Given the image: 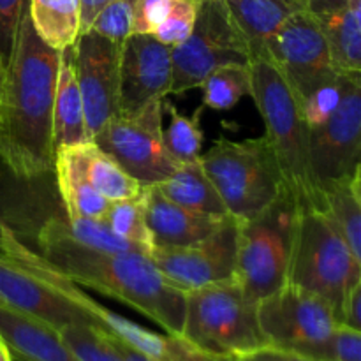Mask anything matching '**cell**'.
Instances as JSON below:
<instances>
[{
  "label": "cell",
  "mask_w": 361,
  "mask_h": 361,
  "mask_svg": "<svg viewBox=\"0 0 361 361\" xmlns=\"http://www.w3.org/2000/svg\"><path fill=\"white\" fill-rule=\"evenodd\" d=\"M361 282V259L324 210L300 212L288 284L323 298L341 321L342 305Z\"/></svg>",
  "instance_id": "6"
},
{
  "label": "cell",
  "mask_w": 361,
  "mask_h": 361,
  "mask_svg": "<svg viewBox=\"0 0 361 361\" xmlns=\"http://www.w3.org/2000/svg\"><path fill=\"white\" fill-rule=\"evenodd\" d=\"M162 120V101H154L133 115L118 113L113 116L92 141L115 159L140 185H155L168 178L178 166L164 147Z\"/></svg>",
  "instance_id": "12"
},
{
  "label": "cell",
  "mask_w": 361,
  "mask_h": 361,
  "mask_svg": "<svg viewBox=\"0 0 361 361\" xmlns=\"http://www.w3.org/2000/svg\"><path fill=\"white\" fill-rule=\"evenodd\" d=\"M257 319L270 348L331 361V337L341 321L319 296L286 284L257 302Z\"/></svg>",
  "instance_id": "8"
},
{
  "label": "cell",
  "mask_w": 361,
  "mask_h": 361,
  "mask_svg": "<svg viewBox=\"0 0 361 361\" xmlns=\"http://www.w3.org/2000/svg\"><path fill=\"white\" fill-rule=\"evenodd\" d=\"M59 334L81 361H123L108 334L95 324H69Z\"/></svg>",
  "instance_id": "30"
},
{
  "label": "cell",
  "mask_w": 361,
  "mask_h": 361,
  "mask_svg": "<svg viewBox=\"0 0 361 361\" xmlns=\"http://www.w3.org/2000/svg\"><path fill=\"white\" fill-rule=\"evenodd\" d=\"M180 338L201 355L222 358H243L268 345L257 303L247 298L235 277L185 293Z\"/></svg>",
  "instance_id": "4"
},
{
  "label": "cell",
  "mask_w": 361,
  "mask_h": 361,
  "mask_svg": "<svg viewBox=\"0 0 361 361\" xmlns=\"http://www.w3.org/2000/svg\"><path fill=\"white\" fill-rule=\"evenodd\" d=\"M102 221L108 224L115 235L122 236L127 242L136 243L141 249L150 252L152 235L147 224V201L145 187L137 196L127 200L111 201Z\"/></svg>",
  "instance_id": "29"
},
{
  "label": "cell",
  "mask_w": 361,
  "mask_h": 361,
  "mask_svg": "<svg viewBox=\"0 0 361 361\" xmlns=\"http://www.w3.org/2000/svg\"><path fill=\"white\" fill-rule=\"evenodd\" d=\"M85 173L92 185L108 201L134 197L143 190V185L136 182L118 162L102 152L94 141L80 145Z\"/></svg>",
  "instance_id": "26"
},
{
  "label": "cell",
  "mask_w": 361,
  "mask_h": 361,
  "mask_svg": "<svg viewBox=\"0 0 361 361\" xmlns=\"http://www.w3.org/2000/svg\"><path fill=\"white\" fill-rule=\"evenodd\" d=\"M27 11L28 0H0V59L6 67L13 55L18 30Z\"/></svg>",
  "instance_id": "33"
},
{
  "label": "cell",
  "mask_w": 361,
  "mask_h": 361,
  "mask_svg": "<svg viewBox=\"0 0 361 361\" xmlns=\"http://www.w3.org/2000/svg\"><path fill=\"white\" fill-rule=\"evenodd\" d=\"M331 361H361V331L338 324L331 337Z\"/></svg>",
  "instance_id": "35"
},
{
  "label": "cell",
  "mask_w": 361,
  "mask_h": 361,
  "mask_svg": "<svg viewBox=\"0 0 361 361\" xmlns=\"http://www.w3.org/2000/svg\"><path fill=\"white\" fill-rule=\"evenodd\" d=\"M162 109L169 115V122L166 130H162L164 137V147L168 154L171 155L176 164L182 162L197 161L203 154V133H201L200 120L201 109H197L194 115L185 116L178 113L175 104L168 101V97L162 99Z\"/></svg>",
  "instance_id": "28"
},
{
  "label": "cell",
  "mask_w": 361,
  "mask_h": 361,
  "mask_svg": "<svg viewBox=\"0 0 361 361\" xmlns=\"http://www.w3.org/2000/svg\"><path fill=\"white\" fill-rule=\"evenodd\" d=\"M197 361H242L240 358H222V356H208V355H201L197 356Z\"/></svg>",
  "instance_id": "42"
},
{
  "label": "cell",
  "mask_w": 361,
  "mask_h": 361,
  "mask_svg": "<svg viewBox=\"0 0 361 361\" xmlns=\"http://www.w3.org/2000/svg\"><path fill=\"white\" fill-rule=\"evenodd\" d=\"M341 324L361 331V282L353 286L342 305Z\"/></svg>",
  "instance_id": "36"
},
{
  "label": "cell",
  "mask_w": 361,
  "mask_h": 361,
  "mask_svg": "<svg viewBox=\"0 0 361 361\" xmlns=\"http://www.w3.org/2000/svg\"><path fill=\"white\" fill-rule=\"evenodd\" d=\"M175 0H136L133 14V34H154L168 16Z\"/></svg>",
  "instance_id": "34"
},
{
  "label": "cell",
  "mask_w": 361,
  "mask_h": 361,
  "mask_svg": "<svg viewBox=\"0 0 361 361\" xmlns=\"http://www.w3.org/2000/svg\"><path fill=\"white\" fill-rule=\"evenodd\" d=\"M155 185L168 200L180 207L219 217L229 215L214 183L204 173L200 159L178 164L168 178Z\"/></svg>",
  "instance_id": "23"
},
{
  "label": "cell",
  "mask_w": 361,
  "mask_h": 361,
  "mask_svg": "<svg viewBox=\"0 0 361 361\" xmlns=\"http://www.w3.org/2000/svg\"><path fill=\"white\" fill-rule=\"evenodd\" d=\"M310 166L323 194L361 169V73H344L334 108L310 126Z\"/></svg>",
  "instance_id": "10"
},
{
  "label": "cell",
  "mask_w": 361,
  "mask_h": 361,
  "mask_svg": "<svg viewBox=\"0 0 361 361\" xmlns=\"http://www.w3.org/2000/svg\"><path fill=\"white\" fill-rule=\"evenodd\" d=\"M200 88L204 106L215 111H228L250 94V63L217 67L204 78Z\"/></svg>",
  "instance_id": "27"
},
{
  "label": "cell",
  "mask_w": 361,
  "mask_h": 361,
  "mask_svg": "<svg viewBox=\"0 0 361 361\" xmlns=\"http://www.w3.org/2000/svg\"><path fill=\"white\" fill-rule=\"evenodd\" d=\"M28 16L39 37L55 49L74 46L81 34L80 0H28Z\"/></svg>",
  "instance_id": "24"
},
{
  "label": "cell",
  "mask_w": 361,
  "mask_h": 361,
  "mask_svg": "<svg viewBox=\"0 0 361 361\" xmlns=\"http://www.w3.org/2000/svg\"><path fill=\"white\" fill-rule=\"evenodd\" d=\"M0 361H13V356H11L9 349H7L6 342L0 337Z\"/></svg>",
  "instance_id": "41"
},
{
  "label": "cell",
  "mask_w": 361,
  "mask_h": 361,
  "mask_svg": "<svg viewBox=\"0 0 361 361\" xmlns=\"http://www.w3.org/2000/svg\"><path fill=\"white\" fill-rule=\"evenodd\" d=\"M249 48L224 0H201L189 37L171 46V94L200 88L204 78L226 63H249Z\"/></svg>",
  "instance_id": "9"
},
{
  "label": "cell",
  "mask_w": 361,
  "mask_h": 361,
  "mask_svg": "<svg viewBox=\"0 0 361 361\" xmlns=\"http://www.w3.org/2000/svg\"><path fill=\"white\" fill-rule=\"evenodd\" d=\"M4 85H6V66L0 59V109H2V97H4Z\"/></svg>",
  "instance_id": "40"
},
{
  "label": "cell",
  "mask_w": 361,
  "mask_h": 361,
  "mask_svg": "<svg viewBox=\"0 0 361 361\" xmlns=\"http://www.w3.org/2000/svg\"><path fill=\"white\" fill-rule=\"evenodd\" d=\"M171 46L152 34H130L120 55L118 106L122 115H133L154 101L171 94Z\"/></svg>",
  "instance_id": "15"
},
{
  "label": "cell",
  "mask_w": 361,
  "mask_h": 361,
  "mask_svg": "<svg viewBox=\"0 0 361 361\" xmlns=\"http://www.w3.org/2000/svg\"><path fill=\"white\" fill-rule=\"evenodd\" d=\"M59 63L60 49L39 37L27 11L6 67L0 109V159L18 180H35L53 168Z\"/></svg>",
  "instance_id": "1"
},
{
  "label": "cell",
  "mask_w": 361,
  "mask_h": 361,
  "mask_svg": "<svg viewBox=\"0 0 361 361\" xmlns=\"http://www.w3.org/2000/svg\"><path fill=\"white\" fill-rule=\"evenodd\" d=\"M236 28L245 39L250 60L264 56L267 44L282 25L305 7L303 0H224Z\"/></svg>",
  "instance_id": "21"
},
{
  "label": "cell",
  "mask_w": 361,
  "mask_h": 361,
  "mask_svg": "<svg viewBox=\"0 0 361 361\" xmlns=\"http://www.w3.org/2000/svg\"><path fill=\"white\" fill-rule=\"evenodd\" d=\"M0 337L13 360L81 361L67 348L59 330L9 307H0Z\"/></svg>",
  "instance_id": "19"
},
{
  "label": "cell",
  "mask_w": 361,
  "mask_h": 361,
  "mask_svg": "<svg viewBox=\"0 0 361 361\" xmlns=\"http://www.w3.org/2000/svg\"><path fill=\"white\" fill-rule=\"evenodd\" d=\"M53 168L67 221H102L111 201L99 194L88 180L80 147L56 148Z\"/></svg>",
  "instance_id": "20"
},
{
  "label": "cell",
  "mask_w": 361,
  "mask_h": 361,
  "mask_svg": "<svg viewBox=\"0 0 361 361\" xmlns=\"http://www.w3.org/2000/svg\"><path fill=\"white\" fill-rule=\"evenodd\" d=\"M249 63V95L263 118L264 137L277 159L286 190L300 212L323 210V194L310 166V126L298 97L267 56Z\"/></svg>",
  "instance_id": "3"
},
{
  "label": "cell",
  "mask_w": 361,
  "mask_h": 361,
  "mask_svg": "<svg viewBox=\"0 0 361 361\" xmlns=\"http://www.w3.org/2000/svg\"><path fill=\"white\" fill-rule=\"evenodd\" d=\"M4 305H6V303H4V300L0 298V307H4Z\"/></svg>",
  "instance_id": "43"
},
{
  "label": "cell",
  "mask_w": 361,
  "mask_h": 361,
  "mask_svg": "<svg viewBox=\"0 0 361 361\" xmlns=\"http://www.w3.org/2000/svg\"><path fill=\"white\" fill-rule=\"evenodd\" d=\"M35 252L73 282L133 307L168 335L182 334L185 293L157 270L148 254L92 249L74 240L66 221L55 217L39 229Z\"/></svg>",
  "instance_id": "2"
},
{
  "label": "cell",
  "mask_w": 361,
  "mask_h": 361,
  "mask_svg": "<svg viewBox=\"0 0 361 361\" xmlns=\"http://www.w3.org/2000/svg\"><path fill=\"white\" fill-rule=\"evenodd\" d=\"M323 210L361 259V169L323 189Z\"/></svg>",
  "instance_id": "25"
},
{
  "label": "cell",
  "mask_w": 361,
  "mask_h": 361,
  "mask_svg": "<svg viewBox=\"0 0 361 361\" xmlns=\"http://www.w3.org/2000/svg\"><path fill=\"white\" fill-rule=\"evenodd\" d=\"M136 0H111L95 16L88 30L97 32L102 37L123 42L133 34V14Z\"/></svg>",
  "instance_id": "31"
},
{
  "label": "cell",
  "mask_w": 361,
  "mask_h": 361,
  "mask_svg": "<svg viewBox=\"0 0 361 361\" xmlns=\"http://www.w3.org/2000/svg\"><path fill=\"white\" fill-rule=\"evenodd\" d=\"M90 141L87 120H85L83 99L74 74L73 46H69L60 49L55 104H53V145L56 150L62 147H80Z\"/></svg>",
  "instance_id": "22"
},
{
  "label": "cell",
  "mask_w": 361,
  "mask_h": 361,
  "mask_svg": "<svg viewBox=\"0 0 361 361\" xmlns=\"http://www.w3.org/2000/svg\"><path fill=\"white\" fill-rule=\"evenodd\" d=\"M106 334H108V331H106ZM108 337H109V341H111L113 348L118 351V355L122 356L123 361H155L154 358H150V356H147V355H143V353L137 351V349L130 348L129 344H126V342L120 341V338L113 337L111 334H108Z\"/></svg>",
  "instance_id": "39"
},
{
  "label": "cell",
  "mask_w": 361,
  "mask_h": 361,
  "mask_svg": "<svg viewBox=\"0 0 361 361\" xmlns=\"http://www.w3.org/2000/svg\"><path fill=\"white\" fill-rule=\"evenodd\" d=\"M152 247H185L217 231L229 215H207L173 203L157 185L145 187Z\"/></svg>",
  "instance_id": "17"
},
{
  "label": "cell",
  "mask_w": 361,
  "mask_h": 361,
  "mask_svg": "<svg viewBox=\"0 0 361 361\" xmlns=\"http://www.w3.org/2000/svg\"><path fill=\"white\" fill-rule=\"evenodd\" d=\"M240 360L242 361H321V360L309 358V356L296 355V353L281 351V349L270 348V345H267V348L259 349V351L256 353H250V355L243 356V358Z\"/></svg>",
  "instance_id": "37"
},
{
  "label": "cell",
  "mask_w": 361,
  "mask_h": 361,
  "mask_svg": "<svg viewBox=\"0 0 361 361\" xmlns=\"http://www.w3.org/2000/svg\"><path fill=\"white\" fill-rule=\"evenodd\" d=\"M264 56L277 67L303 109L314 97L334 87L342 74L331 59L323 32L305 7L293 14L268 41Z\"/></svg>",
  "instance_id": "11"
},
{
  "label": "cell",
  "mask_w": 361,
  "mask_h": 361,
  "mask_svg": "<svg viewBox=\"0 0 361 361\" xmlns=\"http://www.w3.org/2000/svg\"><path fill=\"white\" fill-rule=\"evenodd\" d=\"M120 55L122 42L102 37L94 30L81 32L73 46L74 74L90 140L120 113Z\"/></svg>",
  "instance_id": "14"
},
{
  "label": "cell",
  "mask_w": 361,
  "mask_h": 361,
  "mask_svg": "<svg viewBox=\"0 0 361 361\" xmlns=\"http://www.w3.org/2000/svg\"><path fill=\"white\" fill-rule=\"evenodd\" d=\"M0 298L6 307L39 319L55 330L69 324H94L88 314L71 300L21 267L0 245Z\"/></svg>",
  "instance_id": "16"
},
{
  "label": "cell",
  "mask_w": 361,
  "mask_h": 361,
  "mask_svg": "<svg viewBox=\"0 0 361 361\" xmlns=\"http://www.w3.org/2000/svg\"><path fill=\"white\" fill-rule=\"evenodd\" d=\"M201 166L238 221L254 217L286 190L281 168L264 136L231 141L221 137L201 154Z\"/></svg>",
  "instance_id": "5"
},
{
  "label": "cell",
  "mask_w": 361,
  "mask_h": 361,
  "mask_svg": "<svg viewBox=\"0 0 361 361\" xmlns=\"http://www.w3.org/2000/svg\"><path fill=\"white\" fill-rule=\"evenodd\" d=\"M238 219L229 215L217 231L185 247H152L148 257L183 293L235 277Z\"/></svg>",
  "instance_id": "13"
},
{
  "label": "cell",
  "mask_w": 361,
  "mask_h": 361,
  "mask_svg": "<svg viewBox=\"0 0 361 361\" xmlns=\"http://www.w3.org/2000/svg\"><path fill=\"white\" fill-rule=\"evenodd\" d=\"M111 0H80V7H81V32L88 30L92 25V21L95 20L101 9Z\"/></svg>",
  "instance_id": "38"
},
{
  "label": "cell",
  "mask_w": 361,
  "mask_h": 361,
  "mask_svg": "<svg viewBox=\"0 0 361 361\" xmlns=\"http://www.w3.org/2000/svg\"><path fill=\"white\" fill-rule=\"evenodd\" d=\"M298 214L295 200L284 190L263 212L238 221L235 279L254 303L288 284Z\"/></svg>",
  "instance_id": "7"
},
{
  "label": "cell",
  "mask_w": 361,
  "mask_h": 361,
  "mask_svg": "<svg viewBox=\"0 0 361 361\" xmlns=\"http://www.w3.org/2000/svg\"><path fill=\"white\" fill-rule=\"evenodd\" d=\"M200 2L201 0H175L168 16L152 35L168 46H176L185 41L196 23Z\"/></svg>",
  "instance_id": "32"
},
{
  "label": "cell",
  "mask_w": 361,
  "mask_h": 361,
  "mask_svg": "<svg viewBox=\"0 0 361 361\" xmlns=\"http://www.w3.org/2000/svg\"><path fill=\"white\" fill-rule=\"evenodd\" d=\"M341 73H361V0H303Z\"/></svg>",
  "instance_id": "18"
}]
</instances>
